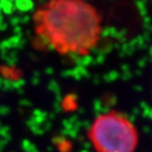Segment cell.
Wrapping results in <instances>:
<instances>
[{"label":"cell","instance_id":"1","mask_svg":"<svg viewBox=\"0 0 152 152\" xmlns=\"http://www.w3.org/2000/svg\"><path fill=\"white\" fill-rule=\"evenodd\" d=\"M37 42L59 54L86 56L102 32L98 11L85 0H48L34 15Z\"/></svg>","mask_w":152,"mask_h":152},{"label":"cell","instance_id":"2","mask_svg":"<svg viewBox=\"0 0 152 152\" xmlns=\"http://www.w3.org/2000/svg\"><path fill=\"white\" fill-rule=\"evenodd\" d=\"M90 140L98 152H134L137 132L126 118L112 112L93 121Z\"/></svg>","mask_w":152,"mask_h":152}]
</instances>
